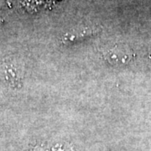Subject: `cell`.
Instances as JSON below:
<instances>
[{"instance_id":"cell-1","label":"cell","mask_w":151,"mask_h":151,"mask_svg":"<svg viewBox=\"0 0 151 151\" xmlns=\"http://www.w3.org/2000/svg\"><path fill=\"white\" fill-rule=\"evenodd\" d=\"M98 33H99V30H97L96 28L85 27L77 29H74L72 31L66 33L61 39V41L62 43L65 45L74 44L76 42L86 40L87 38L94 36Z\"/></svg>"},{"instance_id":"cell-2","label":"cell","mask_w":151,"mask_h":151,"mask_svg":"<svg viewBox=\"0 0 151 151\" xmlns=\"http://www.w3.org/2000/svg\"><path fill=\"white\" fill-rule=\"evenodd\" d=\"M104 57L108 62L113 65H124L129 62L133 57V54H130L129 50L123 48H114L108 50V52L104 54Z\"/></svg>"}]
</instances>
